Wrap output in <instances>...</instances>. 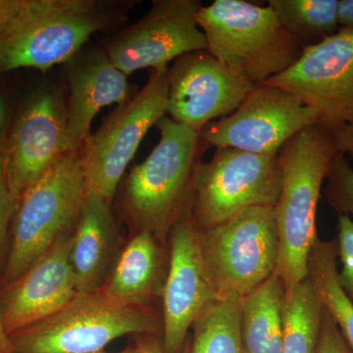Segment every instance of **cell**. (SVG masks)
Segmentation results:
<instances>
[{"mask_svg": "<svg viewBox=\"0 0 353 353\" xmlns=\"http://www.w3.org/2000/svg\"><path fill=\"white\" fill-rule=\"evenodd\" d=\"M157 127L159 143L124 176L118 190L121 213L132 234L145 232L166 246L174 223L190 208L197 167L210 146L201 132L169 116Z\"/></svg>", "mask_w": 353, "mask_h": 353, "instance_id": "6da1fadb", "label": "cell"}, {"mask_svg": "<svg viewBox=\"0 0 353 353\" xmlns=\"http://www.w3.org/2000/svg\"><path fill=\"white\" fill-rule=\"evenodd\" d=\"M336 152L334 132L320 123L292 137L279 152L283 183L274 208L280 245L275 275L285 290L308 276L318 202Z\"/></svg>", "mask_w": 353, "mask_h": 353, "instance_id": "7a4b0ae2", "label": "cell"}, {"mask_svg": "<svg viewBox=\"0 0 353 353\" xmlns=\"http://www.w3.org/2000/svg\"><path fill=\"white\" fill-rule=\"evenodd\" d=\"M116 6L97 0H25L0 32V73L46 71L73 59L92 34L120 22Z\"/></svg>", "mask_w": 353, "mask_h": 353, "instance_id": "3957f363", "label": "cell"}, {"mask_svg": "<svg viewBox=\"0 0 353 353\" xmlns=\"http://www.w3.org/2000/svg\"><path fill=\"white\" fill-rule=\"evenodd\" d=\"M206 50L253 85H263L296 63L304 48L270 6L245 0H215L196 15Z\"/></svg>", "mask_w": 353, "mask_h": 353, "instance_id": "277c9868", "label": "cell"}, {"mask_svg": "<svg viewBox=\"0 0 353 353\" xmlns=\"http://www.w3.org/2000/svg\"><path fill=\"white\" fill-rule=\"evenodd\" d=\"M81 150L64 153L16 205L1 274L6 289L53 243L73 233L88 194Z\"/></svg>", "mask_w": 353, "mask_h": 353, "instance_id": "5b68a950", "label": "cell"}, {"mask_svg": "<svg viewBox=\"0 0 353 353\" xmlns=\"http://www.w3.org/2000/svg\"><path fill=\"white\" fill-rule=\"evenodd\" d=\"M152 307L127 305L99 290L78 292L61 310L11 334L14 353H94L127 334H159Z\"/></svg>", "mask_w": 353, "mask_h": 353, "instance_id": "8992f818", "label": "cell"}, {"mask_svg": "<svg viewBox=\"0 0 353 353\" xmlns=\"http://www.w3.org/2000/svg\"><path fill=\"white\" fill-rule=\"evenodd\" d=\"M202 259L217 299H243L275 274L279 234L274 208H253L199 230Z\"/></svg>", "mask_w": 353, "mask_h": 353, "instance_id": "52a82bcc", "label": "cell"}, {"mask_svg": "<svg viewBox=\"0 0 353 353\" xmlns=\"http://www.w3.org/2000/svg\"><path fill=\"white\" fill-rule=\"evenodd\" d=\"M279 154H255L220 146L197 167L190 211L199 230L222 224L253 208H275L282 190Z\"/></svg>", "mask_w": 353, "mask_h": 353, "instance_id": "ba28073f", "label": "cell"}, {"mask_svg": "<svg viewBox=\"0 0 353 353\" xmlns=\"http://www.w3.org/2000/svg\"><path fill=\"white\" fill-rule=\"evenodd\" d=\"M169 66L150 70L141 90L114 109L81 150L88 190L112 203L146 132L167 114Z\"/></svg>", "mask_w": 353, "mask_h": 353, "instance_id": "9c48e42d", "label": "cell"}, {"mask_svg": "<svg viewBox=\"0 0 353 353\" xmlns=\"http://www.w3.org/2000/svg\"><path fill=\"white\" fill-rule=\"evenodd\" d=\"M263 85L282 88L332 131L353 121V30L304 48L296 63Z\"/></svg>", "mask_w": 353, "mask_h": 353, "instance_id": "30bf717a", "label": "cell"}, {"mask_svg": "<svg viewBox=\"0 0 353 353\" xmlns=\"http://www.w3.org/2000/svg\"><path fill=\"white\" fill-rule=\"evenodd\" d=\"M317 123V113L294 95L280 88L260 85L246 94L234 113L209 123L201 134L215 148L225 146L272 155L279 154L292 137Z\"/></svg>", "mask_w": 353, "mask_h": 353, "instance_id": "8fae6325", "label": "cell"}, {"mask_svg": "<svg viewBox=\"0 0 353 353\" xmlns=\"http://www.w3.org/2000/svg\"><path fill=\"white\" fill-rule=\"evenodd\" d=\"M199 0H153L152 8L136 23L109 38L105 52L123 73L168 66L176 58L206 50L197 24Z\"/></svg>", "mask_w": 353, "mask_h": 353, "instance_id": "7c38bea8", "label": "cell"}, {"mask_svg": "<svg viewBox=\"0 0 353 353\" xmlns=\"http://www.w3.org/2000/svg\"><path fill=\"white\" fill-rule=\"evenodd\" d=\"M199 232L189 208L169 233V266L162 289L164 353L183 352L189 330L217 299L202 259Z\"/></svg>", "mask_w": 353, "mask_h": 353, "instance_id": "4fadbf2b", "label": "cell"}, {"mask_svg": "<svg viewBox=\"0 0 353 353\" xmlns=\"http://www.w3.org/2000/svg\"><path fill=\"white\" fill-rule=\"evenodd\" d=\"M254 87L208 50L192 51L169 67L167 113L175 122L201 132L213 120L234 113Z\"/></svg>", "mask_w": 353, "mask_h": 353, "instance_id": "5bb4252c", "label": "cell"}, {"mask_svg": "<svg viewBox=\"0 0 353 353\" xmlns=\"http://www.w3.org/2000/svg\"><path fill=\"white\" fill-rule=\"evenodd\" d=\"M68 152L72 148L66 106L53 92H37L12 123L4 153L7 180L16 205L55 160Z\"/></svg>", "mask_w": 353, "mask_h": 353, "instance_id": "9a60e30c", "label": "cell"}, {"mask_svg": "<svg viewBox=\"0 0 353 353\" xmlns=\"http://www.w3.org/2000/svg\"><path fill=\"white\" fill-rule=\"evenodd\" d=\"M72 234L58 239L17 281L1 292L9 336L48 319L78 294L70 264Z\"/></svg>", "mask_w": 353, "mask_h": 353, "instance_id": "2e32d148", "label": "cell"}, {"mask_svg": "<svg viewBox=\"0 0 353 353\" xmlns=\"http://www.w3.org/2000/svg\"><path fill=\"white\" fill-rule=\"evenodd\" d=\"M68 73L67 134L72 150H81L92 136V123L102 108L126 102L136 94L128 76L105 50H92L74 57Z\"/></svg>", "mask_w": 353, "mask_h": 353, "instance_id": "e0dca14e", "label": "cell"}, {"mask_svg": "<svg viewBox=\"0 0 353 353\" xmlns=\"http://www.w3.org/2000/svg\"><path fill=\"white\" fill-rule=\"evenodd\" d=\"M111 204L88 190L72 234L69 259L79 292L101 290L122 250Z\"/></svg>", "mask_w": 353, "mask_h": 353, "instance_id": "ac0fdd59", "label": "cell"}, {"mask_svg": "<svg viewBox=\"0 0 353 353\" xmlns=\"http://www.w3.org/2000/svg\"><path fill=\"white\" fill-rule=\"evenodd\" d=\"M164 248L150 234H132L101 292L127 305L150 307L161 275Z\"/></svg>", "mask_w": 353, "mask_h": 353, "instance_id": "d6986e66", "label": "cell"}, {"mask_svg": "<svg viewBox=\"0 0 353 353\" xmlns=\"http://www.w3.org/2000/svg\"><path fill=\"white\" fill-rule=\"evenodd\" d=\"M285 290L274 274L243 299L241 336L243 353H282Z\"/></svg>", "mask_w": 353, "mask_h": 353, "instance_id": "ffe728a7", "label": "cell"}, {"mask_svg": "<svg viewBox=\"0 0 353 353\" xmlns=\"http://www.w3.org/2000/svg\"><path fill=\"white\" fill-rule=\"evenodd\" d=\"M323 304L310 278L285 290L282 353H316L321 332Z\"/></svg>", "mask_w": 353, "mask_h": 353, "instance_id": "44dd1931", "label": "cell"}, {"mask_svg": "<svg viewBox=\"0 0 353 353\" xmlns=\"http://www.w3.org/2000/svg\"><path fill=\"white\" fill-rule=\"evenodd\" d=\"M338 255L336 240L318 238L309 255L308 277L353 353V303L339 283Z\"/></svg>", "mask_w": 353, "mask_h": 353, "instance_id": "7402d4cb", "label": "cell"}, {"mask_svg": "<svg viewBox=\"0 0 353 353\" xmlns=\"http://www.w3.org/2000/svg\"><path fill=\"white\" fill-rule=\"evenodd\" d=\"M238 297L216 299L192 325L188 353H243Z\"/></svg>", "mask_w": 353, "mask_h": 353, "instance_id": "603a6c76", "label": "cell"}, {"mask_svg": "<svg viewBox=\"0 0 353 353\" xmlns=\"http://www.w3.org/2000/svg\"><path fill=\"white\" fill-rule=\"evenodd\" d=\"M267 6L304 48L321 43L340 30L339 0H269Z\"/></svg>", "mask_w": 353, "mask_h": 353, "instance_id": "cb8c5ba5", "label": "cell"}, {"mask_svg": "<svg viewBox=\"0 0 353 353\" xmlns=\"http://www.w3.org/2000/svg\"><path fill=\"white\" fill-rule=\"evenodd\" d=\"M324 194L339 214L353 216V168L341 153L336 152L332 159Z\"/></svg>", "mask_w": 353, "mask_h": 353, "instance_id": "d4e9b609", "label": "cell"}, {"mask_svg": "<svg viewBox=\"0 0 353 353\" xmlns=\"http://www.w3.org/2000/svg\"><path fill=\"white\" fill-rule=\"evenodd\" d=\"M338 254L343 268L338 273L341 289L353 301V220L345 214H339Z\"/></svg>", "mask_w": 353, "mask_h": 353, "instance_id": "484cf974", "label": "cell"}, {"mask_svg": "<svg viewBox=\"0 0 353 353\" xmlns=\"http://www.w3.org/2000/svg\"><path fill=\"white\" fill-rule=\"evenodd\" d=\"M14 201L8 180H7L6 155H0V278L6 264L9 248V234L11 222L15 211Z\"/></svg>", "mask_w": 353, "mask_h": 353, "instance_id": "4316f807", "label": "cell"}, {"mask_svg": "<svg viewBox=\"0 0 353 353\" xmlns=\"http://www.w3.org/2000/svg\"><path fill=\"white\" fill-rule=\"evenodd\" d=\"M316 353H352L329 311L323 306L321 332Z\"/></svg>", "mask_w": 353, "mask_h": 353, "instance_id": "83f0119b", "label": "cell"}, {"mask_svg": "<svg viewBox=\"0 0 353 353\" xmlns=\"http://www.w3.org/2000/svg\"><path fill=\"white\" fill-rule=\"evenodd\" d=\"M336 152L353 160V121L334 131Z\"/></svg>", "mask_w": 353, "mask_h": 353, "instance_id": "f1b7e54d", "label": "cell"}, {"mask_svg": "<svg viewBox=\"0 0 353 353\" xmlns=\"http://www.w3.org/2000/svg\"><path fill=\"white\" fill-rule=\"evenodd\" d=\"M11 126L10 106L6 97L0 94V155L6 153Z\"/></svg>", "mask_w": 353, "mask_h": 353, "instance_id": "f546056e", "label": "cell"}, {"mask_svg": "<svg viewBox=\"0 0 353 353\" xmlns=\"http://www.w3.org/2000/svg\"><path fill=\"white\" fill-rule=\"evenodd\" d=\"M158 334H143V336H137L136 353H164L162 348V340L158 338ZM189 352V341L185 345L183 353Z\"/></svg>", "mask_w": 353, "mask_h": 353, "instance_id": "4dcf8cb0", "label": "cell"}, {"mask_svg": "<svg viewBox=\"0 0 353 353\" xmlns=\"http://www.w3.org/2000/svg\"><path fill=\"white\" fill-rule=\"evenodd\" d=\"M25 0H0V32L20 12Z\"/></svg>", "mask_w": 353, "mask_h": 353, "instance_id": "1f68e13d", "label": "cell"}, {"mask_svg": "<svg viewBox=\"0 0 353 353\" xmlns=\"http://www.w3.org/2000/svg\"><path fill=\"white\" fill-rule=\"evenodd\" d=\"M338 19L340 29L353 30V0H339Z\"/></svg>", "mask_w": 353, "mask_h": 353, "instance_id": "d6a6232c", "label": "cell"}, {"mask_svg": "<svg viewBox=\"0 0 353 353\" xmlns=\"http://www.w3.org/2000/svg\"><path fill=\"white\" fill-rule=\"evenodd\" d=\"M1 278H0V353H14L12 341L4 326L1 306Z\"/></svg>", "mask_w": 353, "mask_h": 353, "instance_id": "836d02e7", "label": "cell"}, {"mask_svg": "<svg viewBox=\"0 0 353 353\" xmlns=\"http://www.w3.org/2000/svg\"><path fill=\"white\" fill-rule=\"evenodd\" d=\"M94 353H105L103 352H94ZM116 353H136V348L134 347H130L126 348V350H123V352H116Z\"/></svg>", "mask_w": 353, "mask_h": 353, "instance_id": "e575fe53", "label": "cell"}]
</instances>
